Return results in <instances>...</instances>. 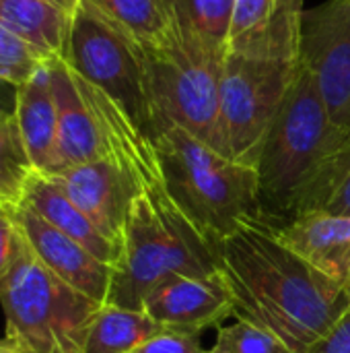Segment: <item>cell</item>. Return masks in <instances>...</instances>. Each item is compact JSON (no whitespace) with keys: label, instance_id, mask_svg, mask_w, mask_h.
<instances>
[{"label":"cell","instance_id":"6da1fadb","mask_svg":"<svg viewBox=\"0 0 350 353\" xmlns=\"http://www.w3.org/2000/svg\"><path fill=\"white\" fill-rule=\"evenodd\" d=\"M212 246L235 314L295 353L307 352L350 308L347 288L289 248L276 223L262 213L245 217Z\"/></svg>","mask_w":350,"mask_h":353},{"label":"cell","instance_id":"7a4b0ae2","mask_svg":"<svg viewBox=\"0 0 350 353\" xmlns=\"http://www.w3.org/2000/svg\"><path fill=\"white\" fill-rule=\"evenodd\" d=\"M349 170L350 132L332 120L299 60L258 161L260 213L291 221L324 211Z\"/></svg>","mask_w":350,"mask_h":353},{"label":"cell","instance_id":"3957f363","mask_svg":"<svg viewBox=\"0 0 350 353\" xmlns=\"http://www.w3.org/2000/svg\"><path fill=\"white\" fill-rule=\"evenodd\" d=\"M219 271L212 242L175 205L167 186L138 192L130 205L107 302L142 310L149 292L169 275Z\"/></svg>","mask_w":350,"mask_h":353},{"label":"cell","instance_id":"277c9868","mask_svg":"<svg viewBox=\"0 0 350 353\" xmlns=\"http://www.w3.org/2000/svg\"><path fill=\"white\" fill-rule=\"evenodd\" d=\"M151 139L167 192L212 244L245 217L260 213L258 168L225 157L169 122H163Z\"/></svg>","mask_w":350,"mask_h":353},{"label":"cell","instance_id":"5b68a950","mask_svg":"<svg viewBox=\"0 0 350 353\" xmlns=\"http://www.w3.org/2000/svg\"><path fill=\"white\" fill-rule=\"evenodd\" d=\"M0 304L4 339L14 353H85L89 325L103 306L43 267L23 236L0 283Z\"/></svg>","mask_w":350,"mask_h":353},{"label":"cell","instance_id":"8992f818","mask_svg":"<svg viewBox=\"0 0 350 353\" xmlns=\"http://www.w3.org/2000/svg\"><path fill=\"white\" fill-rule=\"evenodd\" d=\"M142 52L157 114L155 130L163 122L175 124L225 155L221 79L227 54L204 43L173 14L167 39L142 46Z\"/></svg>","mask_w":350,"mask_h":353},{"label":"cell","instance_id":"52a82bcc","mask_svg":"<svg viewBox=\"0 0 350 353\" xmlns=\"http://www.w3.org/2000/svg\"><path fill=\"white\" fill-rule=\"evenodd\" d=\"M62 58L76 74L120 103L149 137L153 134L157 114L142 46L107 23L85 0L72 17Z\"/></svg>","mask_w":350,"mask_h":353},{"label":"cell","instance_id":"ba28073f","mask_svg":"<svg viewBox=\"0 0 350 353\" xmlns=\"http://www.w3.org/2000/svg\"><path fill=\"white\" fill-rule=\"evenodd\" d=\"M297 62L227 52L221 79V128L227 157L258 168Z\"/></svg>","mask_w":350,"mask_h":353},{"label":"cell","instance_id":"9c48e42d","mask_svg":"<svg viewBox=\"0 0 350 353\" xmlns=\"http://www.w3.org/2000/svg\"><path fill=\"white\" fill-rule=\"evenodd\" d=\"M299 60L314 74L332 120L350 132V0L305 10Z\"/></svg>","mask_w":350,"mask_h":353},{"label":"cell","instance_id":"30bf717a","mask_svg":"<svg viewBox=\"0 0 350 353\" xmlns=\"http://www.w3.org/2000/svg\"><path fill=\"white\" fill-rule=\"evenodd\" d=\"M142 310L165 329L200 335L235 314L229 283L221 271L208 275H169L144 298Z\"/></svg>","mask_w":350,"mask_h":353},{"label":"cell","instance_id":"8fae6325","mask_svg":"<svg viewBox=\"0 0 350 353\" xmlns=\"http://www.w3.org/2000/svg\"><path fill=\"white\" fill-rule=\"evenodd\" d=\"M35 254V259L47 267L56 277L74 288L76 292L89 296L91 300L105 304L111 285V265L93 256L85 246L50 225L27 205L6 207Z\"/></svg>","mask_w":350,"mask_h":353},{"label":"cell","instance_id":"7c38bea8","mask_svg":"<svg viewBox=\"0 0 350 353\" xmlns=\"http://www.w3.org/2000/svg\"><path fill=\"white\" fill-rule=\"evenodd\" d=\"M45 176H50L120 250L130 205L140 192L134 180L109 159L87 161Z\"/></svg>","mask_w":350,"mask_h":353},{"label":"cell","instance_id":"4fadbf2b","mask_svg":"<svg viewBox=\"0 0 350 353\" xmlns=\"http://www.w3.org/2000/svg\"><path fill=\"white\" fill-rule=\"evenodd\" d=\"M50 77L56 99L58 132L54 159L45 174H56L95 159H105L99 126L70 64L64 58L50 60Z\"/></svg>","mask_w":350,"mask_h":353},{"label":"cell","instance_id":"5bb4252c","mask_svg":"<svg viewBox=\"0 0 350 353\" xmlns=\"http://www.w3.org/2000/svg\"><path fill=\"white\" fill-rule=\"evenodd\" d=\"M281 240L309 265L347 285L350 279V215L307 213L276 223Z\"/></svg>","mask_w":350,"mask_h":353},{"label":"cell","instance_id":"9a60e30c","mask_svg":"<svg viewBox=\"0 0 350 353\" xmlns=\"http://www.w3.org/2000/svg\"><path fill=\"white\" fill-rule=\"evenodd\" d=\"M23 205L33 209L50 225L85 246L93 256L113 267L118 259V246L111 244L93 221L68 199V194L45 174L35 172L25 188Z\"/></svg>","mask_w":350,"mask_h":353},{"label":"cell","instance_id":"2e32d148","mask_svg":"<svg viewBox=\"0 0 350 353\" xmlns=\"http://www.w3.org/2000/svg\"><path fill=\"white\" fill-rule=\"evenodd\" d=\"M14 118L33 168L39 174H45L54 159L58 132L50 62L41 70H37L27 83L17 87Z\"/></svg>","mask_w":350,"mask_h":353},{"label":"cell","instance_id":"e0dca14e","mask_svg":"<svg viewBox=\"0 0 350 353\" xmlns=\"http://www.w3.org/2000/svg\"><path fill=\"white\" fill-rule=\"evenodd\" d=\"M0 25L47 56L62 58L72 17L45 0H0Z\"/></svg>","mask_w":350,"mask_h":353},{"label":"cell","instance_id":"ac0fdd59","mask_svg":"<svg viewBox=\"0 0 350 353\" xmlns=\"http://www.w3.org/2000/svg\"><path fill=\"white\" fill-rule=\"evenodd\" d=\"M305 0H276L270 19L250 37L233 43L229 52L245 54L266 60H299L301 23L305 14Z\"/></svg>","mask_w":350,"mask_h":353},{"label":"cell","instance_id":"d6986e66","mask_svg":"<svg viewBox=\"0 0 350 353\" xmlns=\"http://www.w3.org/2000/svg\"><path fill=\"white\" fill-rule=\"evenodd\" d=\"M163 329L144 310L103 304L89 325L85 353H130Z\"/></svg>","mask_w":350,"mask_h":353},{"label":"cell","instance_id":"ffe728a7","mask_svg":"<svg viewBox=\"0 0 350 353\" xmlns=\"http://www.w3.org/2000/svg\"><path fill=\"white\" fill-rule=\"evenodd\" d=\"M107 23L126 33L138 46H157L171 31L167 0H85Z\"/></svg>","mask_w":350,"mask_h":353},{"label":"cell","instance_id":"44dd1931","mask_svg":"<svg viewBox=\"0 0 350 353\" xmlns=\"http://www.w3.org/2000/svg\"><path fill=\"white\" fill-rule=\"evenodd\" d=\"M171 14L196 37L219 52H229L235 0H167Z\"/></svg>","mask_w":350,"mask_h":353},{"label":"cell","instance_id":"7402d4cb","mask_svg":"<svg viewBox=\"0 0 350 353\" xmlns=\"http://www.w3.org/2000/svg\"><path fill=\"white\" fill-rule=\"evenodd\" d=\"M35 172L14 112L4 114L0 118V207L21 205L25 188Z\"/></svg>","mask_w":350,"mask_h":353},{"label":"cell","instance_id":"603a6c76","mask_svg":"<svg viewBox=\"0 0 350 353\" xmlns=\"http://www.w3.org/2000/svg\"><path fill=\"white\" fill-rule=\"evenodd\" d=\"M50 60L54 58L0 25V81L21 87Z\"/></svg>","mask_w":350,"mask_h":353},{"label":"cell","instance_id":"cb8c5ba5","mask_svg":"<svg viewBox=\"0 0 350 353\" xmlns=\"http://www.w3.org/2000/svg\"><path fill=\"white\" fill-rule=\"evenodd\" d=\"M210 353H295L276 335L256 323L237 316L235 323L219 327Z\"/></svg>","mask_w":350,"mask_h":353},{"label":"cell","instance_id":"d4e9b609","mask_svg":"<svg viewBox=\"0 0 350 353\" xmlns=\"http://www.w3.org/2000/svg\"><path fill=\"white\" fill-rule=\"evenodd\" d=\"M130 353H210L202 347L198 335L184 333V331H173V329H163L142 341L136 350Z\"/></svg>","mask_w":350,"mask_h":353},{"label":"cell","instance_id":"484cf974","mask_svg":"<svg viewBox=\"0 0 350 353\" xmlns=\"http://www.w3.org/2000/svg\"><path fill=\"white\" fill-rule=\"evenodd\" d=\"M21 246V232L6 207H0V283L8 275Z\"/></svg>","mask_w":350,"mask_h":353},{"label":"cell","instance_id":"4316f807","mask_svg":"<svg viewBox=\"0 0 350 353\" xmlns=\"http://www.w3.org/2000/svg\"><path fill=\"white\" fill-rule=\"evenodd\" d=\"M305 353H350V308Z\"/></svg>","mask_w":350,"mask_h":353},{"label":"cell","instance_id":"83f0119b","mask_svg":"<svg viewBox=\"0 0 350 353\" xmlns=\"http://www.w3.org/2000/svg\"><path fill=\"white\" fill-rule=\"evenodd\" d=\"M324 211L332 215H350V170L347 178L336 188V192L332 194V199L328 201V205L324 207Z\"/></svg>","mask_w":350,"mask_h":353},{"label":"cell","instance_id":"f1b7e54d","mask_svg":"<svg viewBox=\"0 0 350 353\" xmlns=\"http://www.w3.org/2000/svg\"><path fill=\"white\" fill-rule=\"evenodd\" d=\"M14 103H17V87L0 81V118L4 114L14 112Z\"/></svg>","mask_w":350,"mask_h":353},{"label":"cell","instance_id":"f546056e","mask_svg":"<svg viewBox=\"0 0 350 353\" xmlns=\"http://www.w3.org/2000/svg\"><path fill=\"white\" fill-rule=\"evenodd\" d=\"M45 2H50V4H54L56 8L64 10L66 14L74 17V12L78 10V6H80L83 0H45Z\"/></svg>","mask_w":350,"mask_h":353},{"label":"cell","instance_id":"4dcf8cb0","mask_svg":"<svg viewBox=\"0 0 350 353\" xmlns=\"http://www.w3.org/2000/svg\"><path fill=\"white\" fill-rule=\"evenodd\" d=\"M0 353H14V350L10 347V343L6 339H0Z\"/></svg>","mask_w":350,"mask_h":353},{"label":"cell","instance_id":"1f68e13d","mask_svg":"<svg viewBox=\"0 0 350 353\" xmlns=\"http://www.w3.org/2000/svg\"><path fill=\"white\" fill-rule=\"evenodd\" d=\"M344 288H347V294H349V298H350V279L347 281V285H344Z\"/></svg>","mask_w":350,"mask_h":353}]
</instances>
